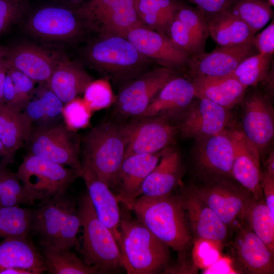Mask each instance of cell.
I'll return each mask as SVG.
<instances>
[{
  "mask_svg": "<svg viewBox=\"0 0 274 274\" xmlns=\"http://www.w3.org/2000/svg\"><path fill=\"white\" fill-rule=\"evenodd\" d=\"M157 238L175 251L179 271L190 266L194 238L177 195L139 196L127 208Z\"/></svg>",
  "mask_w": 274,
  "mask_h": 274,
  "instance_id": "obj_1",
  "label": "cell"
},
{
  "mask_svg": "<svg viewBox=\"0 0 274 274\" xmlns=\"http://www.w3.org/2000/svg\"><path fill=\"white\" fill-rule=\"evenodd\" d=\"M83 56L91 68L122 85L148 71L152 61L117 36H98L85 47Z\"/></svg>",
  "mask_w": 274,
  "mask_h": 274,
  "instance_id": "obj_2",
  "label": "cell"
},
{
  "mask_svg": "<svg viewBox=\"0 0 274 274\" xmlns=\"http://www.w3.org/2000/svg\"><path fill=\"white\" fill-rule=\"evenodd\" d=\"M81 227L77 202L66 191L40 201L32 210L31 232L39 241L71 250L78 244Z\"/></svg>",
  "mask_w": 274,
  "mask_h": 274,
  "instance_id": "obj_3",
  "label": "cell"
},
{
  "mask_svg": "<svg viewBox=\"0 0 274 274\" xmlns=\"http://www.w3.org/2000/svg\"><path fill=\"white\" fill-rule=\"evenodd\" d=\"M119 248L127 274H152L167 268L168 247L139 220L121 216Z\"/></svg>",
  "mask_w": 274,
  "mask_h": 274,
  "instance_id": "obj_4",
  "label": "cell"
},
{
  "mask_svg": "<svg viewBox=\"0 0 274 274\" xmlns=\"http://www.w3.org/2000/svg\"><path fill=\"white\" fill-rule=\"evenodd\" d=\"M126 143L120 124L106 121L93 127L83 140V161L111 189L124 159Z\"/></svg>",
  "mask_w": 274,
  "mask_h": 274,
  "instance_id": "obj_5",
  "label": "cell"
},
{
  "mask_svg": "<svg viewBox=\"0 0 274 274\" xmlns=\"http://www.w3.org/2000/svg\"><path fill=\"white\" fill-rule=\"evenodd\" d=\"M83 229L81 252L84 261L96 266L99 273L122 267V255L110 229L98 219L88 193L78 203Z\"/></svg>",
  "mask_w": 274,
  "mask_h": 274,
  "instance_id": "obj_6",
  "label": "cell"
},
{
  "mask_svg": "<svg viewBox=\"0 0 274 274\" xmlns=\"http://www.w3.org/2000/svg\"><path fill=\"white\" fill-rule=\"evenodd\" d=\"M73 7L85 28L98 36L126 38L131 30L144 26L138 16L134 0H88Z\"/></svg>",
  "mask_w": 274,
  "mask_h": 274,
  "instance_id": "obj_7",
  "label": "cell"
},
{
  "mask_svg": "<svg viewBox=\"0 0 274 274\" xmlns=\"http://www.w3.org/2000/svg\"><path fill=\"white\" fill-rule=\"evenodd\" d=\"M18 178L32 202L66 191L81 173L72 168L28 153L17 171Z\"/></svg>",
  "mask_w": 274,
  "mask_h": 274,
  "instance_id": "obj_8",
  "label": "cell"
},
{
  "mask_svg": "<svg viewBox=\"0 0 274 274\" xmlns=\"http://www.w3.org/2000/svg\"><path fill=\"white\" fill-rule=\"evenodd\" d=\"M189 187L217 215L230 233L243 223L245 211L255 198L233 178L204 184L192 183Z\"/></svg>",
  "mask_w": 274,
  "mask_h": 274,
  "instance_id": "obj_9",
  "label": "cell"
},
{
  "mask_svg": "<svg viewBox=\"0 0 274 274\" xmlns=\"http://www.w3.org/2000/svg\"><path fill=\"white\" fill-rule=\"evenodd\" d=\"M231 127L216 134L195 140L192 152V170L196 179L193 183L233 178L234 148Z\"/></svg>",
  "mask_w": 274,
  "mask_h": 274,
  "instance_id": "obj_10",
  "label": "cell"
},
{
  "mask_svg": "<svg viewBox=\"0 0 274 274\" xmlns=\"http://www.w3.org/2000/svg\"><path fill=\"white\" fill-rule=\"evenodd\" d=\"M24 28L38 39L59 42L79 38L86 29L73 7L64 5H47L30 11Z\"/></svg>",
  "mask_w": 274,
  "mask_h": 274,
  "instance_id": "obj_11",
  "label": "cell"
},
{
  "mask_svg": "<svg viewBox=\"0 0 274 274\" xmlns=\"http://www.w3.org/2000/svg\"><path fill=\"white\" fill-rule=\"evenodd\" d=\"M30 153L47 160L67 166L81 174L80 140L74 130L63 123L32 129L26 143Z\"/></svg>",
  "mask_w": 274,
  "mask_h": 274,
  "instance_id": "obj_12",
  "label": "cell"
},
{
  "mask_svg": "<svg viewBox=\"0 0 274 274\" xmlns=\"http://www.w3.org/2000/svg\"><path fill=\"white\" fill-rule=\"evenodd\" d=\"M126 143L124 158L154 153L171 146L178 135L175 125L159 116H137L120 124Z\"/></svg>",
  "mask_w": 274,
  "mask_h": 274,
  "instance_id": "obj_13",
  "label": "cell"
},
{
  "mask_svg": "<svg viewBox=\"0 0 274 274\" xmlns=\"http://www.w3.org/2000/svg\"><path fill=\"white\" fill-rule=\"evenodd\" d=\"M231 114L215 102L196 97L173 122L181 139L195 140L219 133L231 124Z\"/></svg>",
  "mask_w": 274,
  "mask_h": 274,
  "instance_id": "obj_14",
  "label": "cell"
},
{
  "mask_svg": "<svg viewBox=\"0 0 274 274\" xmlns=\"http://www.w3.org/2000/svg\"><path fill=\"white\" fill-rule=\"evenodd\" d=\"M177 71L164 67L148 70L122 85L114 101L116 112L125 117L142 115Z\"/></svg>",
  "mask_w": 274,
  "mask_h": 274,
  "instance_id": "obj_15",
  "label": "cell"
},
{
  "mask_svg": "<svg viewBox=\"0 0 274 274\" xmlns=\"http://www.w3.org/2000/svg\"><path fill=\"white\" fill-rule=\"evenodd\" d=\"M180 187L177 194L193 238L208 242L218 250L226 246L230 236L227 226L189 186Z\"/></svg>",
  "mask_w": 274,
  "mask_h": 274,
  "instance_id": "obj_16",
  "label": "cell"
},
{
  "mask_svg": "<svg viewBox=\"0 0 274 274\" xmlns=\"http://www.w3.org/2000/svg\"><path fill=\"white\" fill-rule=\"evenodd\" d=\"M230 235L226 246L235 269L249 274L274 273V256L244 222Z\"/></svg>",
  "mask_w": 274,
  "mask_h": 274,
  "instance_id": "obj_17",
  "label": "cell"
},
{
  "mask_svg": "<svg viewBox=\"0 0 274 274\" xmlns=\"http://www.w3.org/2000/svg\"><path fill=\"white\" fill-rule=\"evenodd\" d=\"M126 38L140 53L162 67L178 71L188 65L190 56L166 34L141 26L129 31Z\"/></svg>",
  "mask_w": 274,
  "mask_h": 274,
  "instance_id": "obj_18",
  "label": "cell"
},
{
  "mask_svg": "<svg viewBox=\"0 0 274 274\" xmlns=\"http://www.w3.org/2000/svg\"><path fill=\"white\" fill-rule=\"evenodd\" d=\"M242 102L240 128L260 154L268 147L274 135V111L271 100L267 95L254 91Z\"/></svg>",
  "mask_w": 274,
  "mask_h": 274,
  "instance_id": "obj_19",
  "label": "cell"
},
{
  "mask_svg": "<svg viewBox=\"0 0 274 274\" xmlns=\"http://www.w3.org/2000/svg\"><path fill=\"white\" fill-rule=\"evenodd\" d=\"M252 42L220 46L211 52L204 51L190 57L188 65L192 78L218 77L230 75L245 58L255 54Z\"/></svg>",
  "mask_w": 274,
  "mask_h": 274,
  "instance_id": "obj_20",
  "label": "cell"
},
{
  "mask_svg": "<svg viewBox=\"0 0 274 274\" xmlns=\"http://www.w3.org/2000/svg\"><path fill=\"white\" fill-rule=\"evenodd\" d=\"M231 128L234 148L232 177L249 190L255 198H264L260 185V152L240 127Z\"/></svg>",
  "mask_w": 274,
  "mask_h": 274,
  "instance_id": "obj_21",
  "label": "cell"
},
{
  "mask_svg": "<svg viewBox=\"0 0 274 274\" xmlns=\"http://www.w3.org/2000/svg\"><path fill=\"white\" fill-rule=\"evenodd\" d=\"M80 177L85 183L87 193L98 219L110 229L119 246L121 215L118 198L91 167L83 161Z\"/></svg>",
  "mask_w": 274,
  "mask_h": 274,
  "instance_id": "obj_22",
  "label": "cell"
},
{
  "mask_svg": "<svg viewBox=\"0 0 274 274\" xmlns=\"http://www.w3.org/2000/svg\"><path fill=\"white\" fill-rule=\"evenodd\" d=\"M184 170L179 150L172 145L166 148L157 164L143 182L137 197L172 194L181 184Z\"/></svg>",
  "mask_w": 274,
  "mask_h": 274,
  "instance_id": "obj_23",
  "label": "cell"
},
{
  "mask_svg": "<svg viewBox=\"0 0 274 274\" xmlns=\"http://www.w3.org/2000/svg\"><path fill=\"white\" fill-rule=\"evenodd\" d=\"M6 58L10 67L36 83H46L60 58L35 44L24 43L7 47Z\"/></svg>",
  "mask_w": 274,
  "mask_h": 274,
  "instance_id": "obj_24",
  "label": "cell"
},
{
  "mask_svg": "<svg viewBox=\"0 0 274 274\" xmlns=\"http://www.w3.org/2000/svg\"><path fill=\"white\" fill-rule=\"evenodd\" d=\"M195 98L192 81L176 76L166 83L139 116H159L173 123Z\"/></svg>",
  "mask_w": 274,
  "mask_h": 274,
  "instance_id": "obj_25",
  "label": "cell"
},
{
  "mask_svg": "<svg viewBox=\"0 0 274 274\" xmlns=\"http://www.w3.org/2000/svg\"><path fill=\"white\" fill-rule=\"evenodd\" d=\"M164 150L124 159L117 174L115 190L119 201L127 208L137 198L143 182L158 163Z\"/></svg>",
  "mask_w": 274,
  "mask_h": 274,
  "instance_id": "obj_26",
  "label": "cell"
},
{
  "mask_svg": "<svg viewBox=\"0 0 274 274\" xmlns=\"http://www.w3.org/2000/svg\"><path fill=\"white\" fill-rule=\"evenodd\" d=\"M32 123L22 112L5 102L0 104V142L5 153L1 163L8 166L16 152L28 141Z\"/></svg>",
  "mask_w": 274,
  "mask_h": 274,
  "instance_id": "obj_27",
  "label": "cell"
},
{
  "mask_svg": "<svg viewBox=\"0 0 274 274\" xmlns=\"http://www.w3.org/2000/svg\"><path fill=\"white\" fill-rule=\"evenodd\" d=\"M12 268L28 269L33 274L47 272L43 255L28 238H6L0 242V274Z\"/></svg>",
  "mask_w": 274,
  "mask_h": 274,
  "instance_id": "obj_28",
  "label": "cell"
},
{
  "mask_svg": "<svg viewBox=\"0 0 274 274\" xmlns=\"http://www.w3.org/2000/svg\"><path fill=\"white\" fill-rule=\"evenodd\" d=\"M195 97L211 100L230 110L242 103L247 87L230 75L192 78Z\"/></svg>",
  "mask_w": 274,
  "mask_h": 274,
  "instance_id": "obj_29",
  "label": "cell"
},
{
  "mask_svg": "<svg viewBox=\"0 0 274 274\" xmlns=\"http://www.w3.org/2000/svg\"><path fill=\"white\" fill-rule=\"evenodd\" d=\"M93 81L92 77L79 64L60 58L46 84L65 104L83 93Z\"/></svg>",
  "mask_w": 274,
  "mask_h": 274,
  "instance_id": "obj_30",
  "label": "cell"
},
{
  "mask_svg": "<svg viewBox=\"0 0 274 274\" xmlns=\"http://www.w3.org/2000/svg\"><path fill=\"white\" fill-rule=\"evenodd\" d=\"M206 16L209 34L220 46L252 42L255 34L245 22L227 10Z\"/></svg>",
  "mask_w": 274,
  "mask_h": 274,
  "instance_id": "obj_31",
  "label": "cell"
},
{
  "mask_svg": "<svg viewBox=\"0 0 274 274\" xmlns=\"http://www.w3.org/2000/svg\"><path fill=\"white\" fill-rule=\"evenodd\" d=\"M39 250L50 274H94L98 268L87 264L71 250L39 241Z\"/></svg>",
  "mask_w": 274,
  "mask_h": 274,
  "instance_id": "obj_32",
  "label": "cell"
},
{
  "mask_svg": "<svg viewBox=\"0 0 274 274\" xmlns=\"http://www.w3.org/2000/svg\"><path fill=\"white\" fill-rule=\"evenodd\" d=\"M138 16L143 25L166 35L175 16L179 3L175 0H134Z\"/></svg>",
  "mask_w": 274,
  "mask_h": 274,
  "instance_id": "obj_33",
  "label": "cell"
},
{
  "mask_svg": "<svg viewBox=\"0 0 274 274\" xmlns=\"http://www.w3.org/2000/svg\"><path fill=\"white\" fill-rule=\"evenodd\" d=\"M244 222L274 256V217L264 198H254L244 215Z\"/></svg>",
  "mask_w": 274,
  "mask_h": 274,
  "instance_id": "obj_34",
  "label": "cell"
},
{
  "mask_svg": "<svg viewBox=\"0 0 274 274\" xmlns=\"http://www.w3.org/2000/svg\"><path fill=\"white\" fill-rule=\"evenodd\" d=\"M32 210L18 206L0 208V237L28 238Z\"/></svg>",
  "mask_w": 274,
  "mask_h": 274,
  "instance_id": "obj_35",
  "label": "cell"
},
{
  "mask_svg": "<svg viewBox=\"0 0 274 274\" xmlns=\"http://www.w3.org/2000/svg\"><path fill=\"white\" fill-rule=\"evenodd\" d=\"M270 6L265 0H237L226 10L245 22L256 35L271 19Z\"/></svg>",
  "mask_w": 274,
  "mask_h": 274,
  "instance_id": "obj_36",
  "label": "cell"
},
{
  "mask_svg": "<svg viewBox=\"0 0 274 274\" xmlns=\"http://www.w3.org/2000/svg\"><path fill=\"white\" fill-rule=\"evenodd\" d=\"M272 55L256 53L243 60L229 75L246 87L255 86L268 74Z\"/></svg>",
  "mask_w": 274,
  "mask_h": 274,
  "instance_id": "obj_37",
  "label": "cell"
},
{
  "mask_svg": "<svg viewBox=\"0 0 274 274\" xmlns=\"http://www.w3.org/2000/svg\"><path fill=\"white\" fill-rule=\"evenodd\" d=\"M32 204L16 173L0 163V208Z\"/></svg>",
  "mask_w": 274,
  "mask_h": 274,
  "instance_id": "obj_38",
  "label": "cell"
},
{
  "mask_svg": "<svg viewBox=\"0 0 274 274\" xmlns=\"http://www.w3.org/2000/svg\"><path fill=\"white\" fill-rule=\"evenodd\" d=\"M166 35L190 56L204 51L205 45L175 17L168 26Z\"/></svg>",
  "mask_w": 274,
  "mask_h": 274,
  "instance_id": "obj_39",
  "label": "cell"
},
{
  "mask_svg": "<svg viewBox=\"0 0 274 274\" xmlns=\"http://www.w3.org/2000/svg\"><path fill=\"white\" fill-rule=\"evenodd\" d=\"M83 100L91 111L110 107L115 100L108 79L92 81L84 91Z\"/></svg>",
  "mask_w": 274,
  "mask_h": 274,
  "instance_id": "obj_40",
  "label": "cell"
},
{
  "mask_svg": "<svg viewBox=\"0 0 274 274\" xmlns=\"http://www.w3.org/2000/svg\"><path fill=\"white\" fill-rule=\"evenodd\" d=\"M175 17L205 45L209 32L207 17L202 12L179 3Z\"/></svg>",
  "mask_w": 274,
  "mask_h": 274,
  "instance_id": "obj_41",
  "label": "cell"
},
{
  "mask_svg": "<svg viewBox=\"0 0 274 274\" xmlns=\"http://www.w3.org/2000/svg\"><path fill=\"white\" fill-rule=\"evenodd\" d=\"M30 11L29 1L0 0V38Z\"/></svg>",
  "mask_w": 274,
  "mask_h": 274,
  "instance_id": "obj_42",
  "label": "cell"
},
{
  "mask_svg": "<svg viewBox=\"0 0 274 274\" xmlns=\"http://www.w3.org/2000/svg\"><path fill=\"white\" fill-rule=\"evenodd\" d=\"M90 111L83 99L74 98L63 106L62 117L65 124L74 131L85 127L89 122Z\"/></svg>",
  "mask_w": 274,
  "mask_h": 274,
  "instance_id": "obj_43",
  "label": "cell"
},
{
  "mask_svg": "<svg viewBox=\"0 0 274 274\" xmlns=\"http://www.w3.org/2000/svg\"><path fill=\"white\" fill-rule=\"evenodd\" d=\"M35 94L42 101L46 112L48 126L57 123L62 117L63 102L48 88L46 83H40Z\"/></svg>",
  "mask_w": 274,
  "mask_h": 274,
  "instance_id": "obj_44",
  "label": "cell"
},
{
  "mask_svg": "<svg viewBox=\"0 0 274 274\" xmlns=\"http://www.w3.org/2000/svg\"><path fill=\"white\" fill-rule=\"evenodd\" d=\"M8 72L14 86L20 110L23 111L35 95L36 82L15 68L9 66Z\"/></svg>",
  "mask_w": 274,
  "mask_h": 274,
  "instance_id": "obj_45",
  "label": "cell"
},
{
  "mask_svg": "<svg viewBox=\"0 0 274 274\" xmlns=\"http://www.w3.org/2000/svg\"><path fill=\"white\" fill-rule=\"evenodd\" d=\"M252 43L258 53L273 55L274 52V23L273 20L261 32L254 37Z\"/></svg>",
  "mask_w": 274,
  "mask_h": 274,
  "instance_id": "obj_46",
  "label": "cell"
},
{
  "mask_svg": "<svg viewBox=\"0 0 274 274\" xmlns=\"http://www.w3.org/2000/svg\"><path fill=\"white\" fill-rule=\"evenodd\" d=\"M37 127L47 126L46 112L41 100L37 96L30 100L22 111Z\"/></svg>",
  "mask_w": 274,
  "mask_h": 274,
  "instance_id": "obj_47",
  "label": "cell"
},
{
  "mask_svg": "<svg viewBox=\"0 0 274 274\" xmlns=\"http://www.w3.org/2000/svg\"><path fill=\"white\" fill-rule=\"evenodd\" d=\"M197 6L206 15L215 14L226 10L237 0H188Z\"/></svg>",
  "mask_w": 274,
  "mask_h": 274,
  "instance_id": "obj_48",
  "label": "cell"
},
{
  "mask_svg": "<svg viewBox=\"0 0 274 274\" xmlns=\"http://www.w3.org/2000/svg\"><path fill=\"white\" fill-rule=\"evenodd\" d=\"M260 185L266 204L274 217V175L265 170L261 174Z\"/></svg>",
  "mask_w": 274,
  "mask_h": 274,
  "instance_id": "obj_49",
  "label": "cell"
},
{
  "mask_svg": "<svg viewBox=\"0 0 274 274\" xmlns=\"http://www.w3.org/2000/svg\"><path fill=\"white\" fill-rule=\"evenodd\" d=\"M4 102L18 110H20L19 105L14 89L12 79L7 71L3 90Z\"/></svg>",
  "mask_w": 274,
  "mask_h": 274,
  "instance_id": "obj_50",
  "label": "cell"
},
{
  "mask_svg": "<svg viewBox=\"0 0 274 274\" xmlns=\"http://www.w3.org/2000/svg\"><path fill=\"white\" fill-rule=\"evenodd\" d=\"M9 67V65L6 57L1 59L0 60V104L5 102L3 96L4 86Z\"/></svg>",
  "mask_w": 274,
  "mask_h": 274,
  "instance_id": "obj_51",
  "label": "cell"
},
{
  "mask_svg": "<svg viewBox=\"0 0 274 274\" xmlns=\"http://www.w3.org/2000/svg\"><path fill=\"white\" fill-rule=\"evenodd\" d=\"M266 171L274 175V152L271 151L265 161Z\"/></svg>",
  "mask_w": 274,
  "mask_h": 274,
  "instance_id": "obj_52",
  "label": "cell"
},
{
  "mask_svg": "<svg viewBox=\"0 0 274 274\" xmlns=\"http://www.w3.org/2000/svg\"><path fill=\"white\" fill-rule=\"evenodd\" d=\"M65 1L68 5L71 7H75L82 3L84 0H64Z\"/></svg>",
  "mask_w": 274,
  "mask_h": 274,
  "instance_id": "obj_53",
  "label": "cell"
},
{
  "mask_svg": "<svg viewBox=\"0 0 274 274\" xmlns=\"http://www.w3.org/2000/svg\"><path fill=\"white\" fill-rule=\"evenodd\" d=\"M7 53V47L4 46L0 44V60L5 58Z\"/></svg>",
  "mask_w": 274,
  "mask_h": 274,
  "instance_id": "obj_54",
  "label": "cell"
},
{
  "mask_svg": "<svg viewBox=\"0 0 274 274\" xmlns=\"http://www.w3.org/2000/svg\"><path fill=\"white\" fill-rule=\"evenodd\" d=\"M5 153V149L3 144L0 142V156L2 157L3 156Z\"/></svg>",
  "mask_w": 274,
  "mask_h": 274,
  "instance_id": "obj_55",
  "label": "cell"
},
{
  "mask_svg": "<svg viewBox=\"0 0 274 274\" xmlns=\"http://www.w3.org/2000/svg\"><path fill=\"white\" fill-rule=\"evenodd\" d=\"M267 2L271 6L274 5V0H267Z\"/></svg>",
  "mask_w": 274,
  "mask_h": 274,
  "instance_id": "obj_56",
  "label": "cell"
},
{
  "mask_svg": "<svg viewBox=\"0 0 274 274\" xmlns=\"http://www.w3.org/2000/svg\"><path fill=\"white\" fill-rule=\"evenodd\" d=\"M21 1H29V0H20Z\"/></svg>",
  "mask_w": 274,
  "mask_h": 274,
  "instance_id": "obj_57",
  "label": "cell"
}]
</instances>
